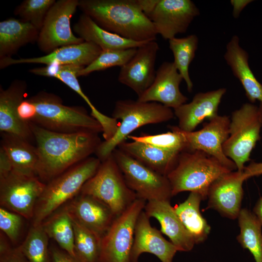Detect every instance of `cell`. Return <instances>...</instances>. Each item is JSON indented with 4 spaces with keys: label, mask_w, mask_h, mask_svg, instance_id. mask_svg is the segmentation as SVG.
I'll return each mask as SVG.
<instances>
[{
    "label": "cell",
    "mask_w": 262,
    "mask_h": 262,
    "mask_svg": "<svg viewBox=\"0 0 262 262\" xmlns=\"http://www.w3.org/2000/svg\"><path fill=\"white\" fill-rule=\"evenodd\" d=\"M22 216L0 208V229L13 243L16 242L22 225Z\"/></svg>",
    "instance_id": "f35d334b"
},
{
    "label": "cell",
    "mask_w": 262,
    "mask_h": 262,
    "mask_svg": "<svg viewBox=\"0 0 262 262\" xmlns=\"http://www.w3.org/2000/svg\"><path fill=\"white\" fill-rule=\"evenodd\" d=\"M45 186L36 176L12 171L0 177V206L25 218H33L37 201Z\"/></svg>",
    "instance_id": "8fae6325"
},
{
    "label": "cell",
    "mask_w": 262,
    "mask_h": 262,
    "mask_svg": "<svg viewBox=\"0 0 262 262\" xmlns=\"http://www.w3.org/2000/svg\"><path fill=\"white\" fill-rule=\"evenodd\" d=\"M112 155L128 186L137 197L146 201L170 200L172 189L166 176L161 175L133 158L118 148Z\"/></svg>",
    "instance_id": "30bf717a"
},
{
    "label": "cell",
    "mask_w": 262,
    "mask_h": 262,
    "mask_svg": "<svg viewBox=\"0 0 262 262\" xmlns=\"http://www.w3.org/2000/svg\"><path fill=\"white\" fill-rule=\"evenodd\" d=\"M48 239L41 224L33 225L17 247L29 262H50Z\"/></svg>",
    "instance_id": "e575fe53"
},
{
    "label": "cell",
    "mask_w": 262,
    "mask_h": 262,
    "mask_svg": "<svg viewBox=\"0 0 262 262\" xmlns=\"http://www.w3.org/2000/svg\"><path fill=\"white\" fill-rule=\"evenodd\" d=\"M262 127V106L246 103L232 113L229 136L223 145L225 155L243 172L245 164L259 140Z\"/></svg>",
    "instance_id": "52a82bcc"
},
{
    "label": "cell",
    "mask_w": 262,
    "mask_h": 262,
    "mask_svg": "<svg viewBox=\"0 0 262 262\" xmlns=\"http://www.w3.org/2000/svg\"><path fill=\"white\" fill-rule=\"evenodd\" d=\"M262 226V196L257 201L254 208L253 212Z\"/></svg>",
    "instance_id": "bcb514c9"
},
{
    "label": "cell",
    "mask_w": 262,
    "mask_h": 262,
    "mask_svg": "<svg viewBox=\"0 0 262 262\" xmlns=\"http://www.w3.org/2000/svg\"><path fill=\"white\" fill-rule=\"evenodd\" d=\"M73 30L84 41L93 43L102 50L137 48L148 42L135 41L109 32L84 14L74 25Z\"/></svg>",
    "instance_id": "d4e9b609"
},
{
    "label": "cell",
    "mask_w": 262,
    "mask_h": 262,
    "mask_svg": "<svg viewBox=\"0 0 262 262\" xmlns=\"http://www.w3.org/2000/svg\"><path fill=\"white\" fill-rule=\"evenodd\" d=\"M170 200L147 201L144 211L149 218H155L159 221L161 232L169 238L178 251H190L196 244L177 215Z\"/></svg>",
    "instance_id": "603a6c76"
},
{
    "label": "cell",
    "mask_w": 262,
    "mask_h": 262,
    "mask_svg": "<svg viewBox=\"0 0 262 262\" xmlns=\"http://www.w3.org/2000/svg\"><path fill=\"white\" fill-rule=\"evenodd\" d=\"M146 202L137 198L115 217L102 237L99 262H132L131 251L135 225Z\"/></svg>",
    "instance_id": "9c48e42d"
},
{
    "label": "cell",
    "mask_w": 262,
    "mask_h": 262,
    "mask_svg": "<svg viewBox=\"0 0 262 262\" xmlns=\"http://www.w3.org/2000/svg\"><path fill=\"white\" fill-rule=\"evenodd\" d=\"M28 124L38 156L36 176L46 183L89 157L101 143L97 132L59 133Z\"/></svg>",
    "instance_id": "6da1fadb"
},
{
    "label": "cell",
    "mask_w": 262,
    "mask_h": 262,
    "mask_svg": "<svg viewBox=\"0 0 262 262\" xmlns=\"http://www.w3.org/2000/svg\"><path fill=\"white\" fill-rule=\"evenodd\" d=\"M137 48L102 50L89 66L78 74V77L85 76L93 72L105 70L111 67H120L125 65L135 54Z\"/></svg>",
    "instance_id": "8d00e7d4"
},
{
    "label": "cell",
    "mask_w": 262,
    "mask_h": 262,
    "mask_svg": "<svg viewBox=\"0 0 262 262\" xmlns=\"http://www.w3.org/2000/svg\"><path fill=\"white\" fill-rule=\"evenodd\" d=\"M242 172L237 170L224 174L210 187L207 207L230 219L237 218L243 196Z\"/></svg>",
    "instance_id": "2e32d148"
},
{
    "label": "cell",
    "mask_w": 262,
    "mask_h": 262,
    "mask_svg": "<svg viewBox=\"0 0 262 262\" xmlns=\"http://www.w3.org/2000/svg\"><path fill=\"white\" fill-rule=\"evenodd\" d=\"M84 67L75 65H59L52 77L64 82L81 96L89 106L91 116L99 122L103 129H107L113 123L112 118L102 114L94 106L82 91L78 81V74Z\"/></svg>",
    "instance_id": "836d02e7"
},
{
    "label": "cell",
    "mask_w": 262,
    "mask_h": 262,
    "mask_svg": "<svg viewBox=\"0 0 262 262\" xmlns=\"http://www.w3.org/2000/svg\"><path fill=\"white\" fill-rule=\"evenodd\" d=\"M149 218L143 210L137 220L131 251L132 262H138L143 253L153 254L162 262H172L178 249L163 236L161 231L151 226Z\"/></svg>",
    "instance_id": "ffe728a7"
},
{
    "label": "cell",
    "mask_w": 262,
    "mask_h": 262,
    "mask_svg": "<svg viewBox=\"0 0 262 262\" xmlns=\"http://www.w3.org/2000/svg\"><path fill=\"white\" fill-rule=\"evenodd\" d=\"M71 219L77 260L80 262H99L102 236L72 218Z\"/></svg>",
    "instance_id": "d6a6232c"
},
{
    "label": "cell",
    "mask_w": 262,
    "mask_h": 262,
    "mask_svg": "<svg viewBox=\"0 0 262 262\" xmlns=\"http://www.w3.org/2000/svg\"><path fill=\"white\" fill-rule=\"evenodd\" d=\"M171 131L157 134H143L128 137L133 141L147 144L161 149L180 153L186 150V143L184 135L178 126H169Z\"/></svg>",
    "instance_id": "d590c367"
},
{
    "label": "cell",
    "mask_w": 262,
    "mask_h": 262,
    "mask_svg": "<svg viewBox=\"0 0 262 262\" xmlns=\"http://www.w3.org/2000/svg\"><path fill=\"white\" fill-rule=\"evenodd\" d=\"M172 109L156 102H142L132 99L117 100L112 117L120 119L116 131L108 140L101 142L95 154L101 161L112 155L118 146L137 129L143 126L168 121L174 116Z\"/></svg>",
    "instance_id": "277c9868"
},
{
    "label": "cell",
    "mask_w": 262,
    "mask_h": 262,
    "mask_svg": "<svg viewBox=\"0 0 262 262\" xmlns=\"http://www.w3.org/2000/svg\"><path fill=\"white\" fill-rule=\"evenodd\" d=\"M102 51L96 44L84 41L60 47L42 56L19 59L5 57L0 59V68L2 69L10 66L22 64L75 65L86 67L91 64Z\"/></svg>",
    "instance_id": "e0dca14e"
},
{
    "label": "cell",
    "mask_w": 262,
    "mask_h": 262,
    "mask_svg": "<svg viewBox=\"0 0 262 262\" xmlns=\"http://www.w3.org/2000/svg\"><path fill=\"white\" fill-rule=\"evenodd\" d=\"M203 200L199 194L190 192L184 202L174 207L177 215L196 244L206 240L211 230L210 225L200 212V204Z\"/></svg>",
    "instance_id": "f1b7e54d"
},
{
    "label": "cell",
    "mask_w": 262,
    "mask_h": 262,
    "mask_svg": "<svg viewBox=\"0 0 262 262\" xmlns=\"http://www.w3.org/2000/svg\"><path fill=\"white\" fill-rule=\"evenodd\" d=\"M18 115L25 123L31 122L35 113V107L29 98L24 99L19 104L17 110Z\"/></svg>",
    "instance_id": "60d3db41"
},
{
    "label": "cell",
    "mask_w": 262,
    "mask_h": 262,
    "mask_svg": "<svg viewBox=\"0 0 262 262\" xmlns=\"http://www.w3.org/2000/svg\"><path fill=\"white\" fill-rule=\"evenodd\" d=\"M199 10L191 0H159L147 16L158 33L170 40L186 32Z\"/></svg>",
    "instance_id": "4fadbf2b"
},
{
    "label": "cell",
    "mask_w": 262,
    "mask_h": 262,
    "mask_svg": "<svg viewBox=\"0 0 262 262\" xmlns=\"http://www.w3.org/2000/svg\"><path fill=\"white\" fill-rule=\"evenodd\" d=\"M0 135V147L10 161L12 171L22 175L36 176L38 156L35 146L17 135L5 133H1Z\"/></svg>",
    "instance_id": "4316f807"
},
{
    "label": "cell",
    "mask_w": 262,
    "mask_h": 262,
    "mask_svg": "<svg viewBox=\"0 0 262 262\" xmlns=\"http://www.w3.org/2000/svg\"><path fill=\"white\" fill-rule=\"evenodd\" d=\"M118 148L147 167L166 177L176 165L180 153L133 141H124Z\"/></svg>",
    "instance_id": "484cf974"
},
{
    "label": "cell",
    "mask_w": 262,
    "mask_h": 262,
    "mask_svg": "<svg viewBox=\"0 0 262 262\" xmlns=\"http://www.w3.org/2000/svg\"><path fill=\"white\" fill-rule=\"evenodd\" d=\"M230 122L229 116L218 115L204 124L200 130L191 132L181 130L186 140L185 151H202L231 171L237 169L234 163L225 155L223 150V145L229 136Z\"/></svg>",
    "instance_id": "5bb4252c"
},
{
    "label": "cell",
    "mask_w": 262,
    "mask_h": 262,
    "mask_svg": "<svg viewBox=\"0 0 262 262\" xmlns=\"http://www.w3.org/2000/svg\"><path fill=\"white\" fill-rule=\"evenodd\" d=\"M143 12L147 16L153 10L159 0H137Z\"/></svg>",
    "instance_id": "f6af8a7d"
},
{
    "label": "cell",
    "mask_w": 262,
    "mask_h": 262,
    "mask_svg": "<svg viewBox=\"0 0 262 262\" xmlns=\"http://www.w3.org/2000/svg\"><path fill=\"white\" fill-rule=\"evenodd\" d=\"M248 53L239 45V38L233 35L226 46L224 59L233 75L239 81L251 103L256 101L262 106V84L249 67Z\"/></svg>",
    "instance_id": "cb8c5ba5"
},
{
    "label": "cell",
    "mask_w": 262,
    "mask_h": 262,
    "mask_svg": "<svg viewBox=\"0 0 262 262\" xmlns=\"http://www.w3.org/2000/svg\"><path fill=\"white\" fill-rule=\"evenodd\" d=\"M231 171L216 158L202 151H183L180 153L176 165L167 177L173 196L189 191L199 194L205 200L212 184Z\"/></svg>",
    "instance_id": "5b68a950"
},
{
    "label": "cell",
    "mask_w": 262,
    "mask_h": 262,
    "mask_svg": "<svg viewBox=\"0 0 262 262\" xmlns=\"http://www.w3.org/2000/svg\"><path fill=\"white\" fill-rule=\"evenodd\" d=\"M78 6V0H59L52 5L37 40L41 50L49 53L60 47L84 42L73 34L70 27V19Z\"/></svg>",
    "instance_id": "7c38bea8"
},
{
    "label": "cell",
    "mask_w": 262,
    "mask_h": 262,
    "mask_svg": "<svg viewBox=\"0 0 262 262\" xmlns=\"http://www.w3.org/2000/svg\"><path fill=\"white\" fill-rule=\"evenodd\" d=\"M101 162L97 157H89L46 183L35 206L33 225L41 224L62 205L80 194Z\"/></svg>",
    "instance_id": "8992f818"
},
{
    "label": "cell",
    "mask_w": 262,
    "mask_h": 262,
    "mask_svg": "<svg viewBox=\"0 0 262 262\" xmlns=\"http://www.w3.org/2000/svg\"><path fill=\"white\" fill-rule=\"evenodd\" d=\"M12 171L10 161L4 150L0 147V177L6 175Z\"/></svg>",
    "instance_id": "ee69618b"
},
{
    "label": "cell",
    "mask_w": 262,
    "mask_h": 262,
    "mask_svg": "<svg viewBox=\"0 0 262 262\" xmlns=\"http://www.w3.org/2000/svg\"><path fill=\"white\" fill-rule=\"evenodd\" d=\"M41 225L49 237L55 240L62 250L77 260L72 221L64 208L54 213Z\"/></svg>",
    "instance_id": "f546056e"
},
{
    "label": "cell",
    "mask_w": 262,
    "mask_h": 262,
    "mask_svg": "<svg viewBox=\"0 0 262 262\" xmlns=\"http://www.w3.org/2000/svg\"></svg>",
    "instance_id": "7dc6e473"
},
{
    "label": "cell",
    "mask_w": 262,
    "mask_h": 262,
    "mask_svg": "<svg viewBox=\"0 0 262 262\" xmlns=\"http://www.w3.org/2000/svg\"><path fill=\"white\" fill-rule=\"evenodd\" d=\"M27 85L25 81L16 80L5 90L0 88V131L34 141L29 125L20 119L17 110L25 99Z\"/></svg>",
    "instance_id": "d6986e66"
},
{
    "label": "cell",
    "mask_w": 262,
    "mask_h": 262,
    "mask_svg": "<svg viewBox=\"0 0 262 262\" xmlns=\"http://www.w3.org/2000/svg\"><path fill=\"white\" fill-rule=\"evenodd\" d=\"M168 42L174 56L173 63L184 80L188 91L191 92L193 83L190 77L189 67L197 49L198 37L192 34L181 38L175 37Z\"/></svg>",
    "instance_id": "1f68e13d"
},
{
    "label": "cell",
    "mask_w": 262,
    "mask_h": 262,
    "mask_svg": "<svg viewBox=\"0 0 262 262\" xmlns=\"http://www.w3.org/2000/svg\"><path fill=\"white\" fill-rule=\"evenodd\" d=\"M226 89L196 94L192 100L174 110L179 121V128L185 132L194 131L196 127L207 118L209 120L218 115V108Z\"/></svg>",
    "instance_id": "7402d4cb"
},
{
    "label": "cell",
    "mask_w": 262,
    "mask_h": 262,
    "mask_svg": "<svg viewBox=\"0 0 262 262\" xmlns=\"http://www.w3.org/2000/svg\"><path fill=\"white\" fill-rule=\"evenodd\" d=\"M64 208L72 219L102 237L116 217L101 201L81 194Z\"/></svg>",
    "instance_id": "44dd1931"
},
{
    "label": "cell",
    "mask_w": 262,
    "mask_h": 262,
    "mask_svg": "<svg viewBox=\"0 0 262 262\" xmlns=\"http://www.w3.org/2000/svg\"><path fill=\"white\" fill-rule=\"evenodd\" d=\"M183 80L173 62H164L156 70L155 77L150 87L137 100L142 102H156L174 110L186 103L188 98L180 91Z\"/></svg>",
    "instance_id": "ac0fdd59"
},
{
    "label": "cell",
    "mask_w": 262,
    "mask_h": 262,
    "mask_svg": "<svg viewBox=\"0 0 262 262\" xmlns=\"http://www.w3.org/2000/svg\"><path fill=\"white\" fill-rule=\"evenodd\" d=\"M78 7L100 27L124 38L156 39L155 28L137 0H80Z\"/></svg>",
    "instance_id": "7a4b0ae2"
},
{
    "label": "cell",
    "mask_w": 262,
    "mask_h": 262,
    "mask_svg": "<svg viewBox=\"0 0 262 262\" xmlns=\"http://www.w3.org/2000/svg\"><path fill=\"white\" fill-rule=\"evenodd\" d=\"M35 113L31 122L47 130L65 133L103 131L101 124L82 107L68 106L53 94L41 92L29 98Z\"/></svg>",
    "instance_id": "3957f363"
},
{
    "label": "cell",
    "mask_w": 262,
    "mask_h": 262,
    "mask_svg": "<svg viewBox=\"0 0 262 262\" xmlns=\"http://www.w3.org/2000/svg\"><path fill=\"white\" fill-rule=\"evenodd\" d=\"M55 1V0H25L16 7L15 14L40 31L48 12Z\"/></svg>",
    "instance_id": "74e56055"
},
{
    "label": "cell",
    "mask_w": 262,
    "mask_h": 262,
    "mask_svg": "<svg viewBox=\"0 0 262 262\" xmlns=\"http://www.w3.org/2000/svg\"><path fill=\"white\" fill-rule=\"evenodd\" d=\"M262 174V162H252L247 166H245L242 172V177L245 180L247 179Z\"/></svg>",
    "instance_id": "b9f144b4"
},
{
    "label": "cell",
    "mask_w": 262,
    "mask_h": 262,
    "mask_svg": "<svg viewBox=\"0 0 262 262\" xmlns=\"http://www.w3.org/2000/svg\"><path fill=\"white\" fill-rule=\"evenodd\" d=\"M39 31L31 23L15 18L0 22V59L10 57L21 47L37 41Z\"/></svg>",
    "instance_id": "83f0119b"
},
{
    "label": "cell",
    "mask_w": 262,
    "mask_h": 262,
    "mask_svg": "<svg viewBox=\"0 0 262 262\" xmlns=\"http://www.w3.org/2000/svg\"><path fill=\"white\" fill-rule=\"evenodd\" d=\"M80 194L91 196L108 206L114 214L122 213L137 197L127 185L112 154L101 164Z\"/></svg>",
    "instance_id": "ba28073f"
},
{
    "label": "cell",
    "mask_w": 262,
    "mask_h": 262,
    "mask_svg": "<svg viewBox=\"0 0 262 262\" xmlns=\"http://www.w3.org/2000/svg\"><path fill=\"white\" fill-rule=\"evenodd\" d=\"M240 233L237 240L241 246L248 249L256 262H262V226L250 210L241 209L238 217Z\"/></svg>",
    "instance_id": "4dcf8cb0"
},
{
    "label": "cell",
    "mask_w": 262,
    "mask_h": 262,
    "mask_svg": "<svg viewBox=\"0 0 262 262\" xmlns=\"http://www.w3.org/2000/svg\"><path fill=\"white\" fill-rule=\"evenodd\" d=\"M159 46L149 41L137 48L133 56L120 67L118 81L131 89L138 96L151 85L155 77V63Z\"/></svg>",
    "instance_id": "9a60e30c"
},
{
    "label": "cell",
    "mask_w": 262,
    "mask_h": 262,
    "mask_svg": "<svg viewBox=\"0 0 262 262\" xmlns=\"http://www.w3.org/2000/svg\"><path fill=\"white\" fill-rule=\"evenodd\" d=\"M51 255L52 262H80L63 250L57 248H51Z\"/></svg>",
    "instance_id": "7bdbcfd3"
},
{
    "label": "cell",
    "mask_w": 262,
    "mask_h": 262,
    "mask_svg": "<svg viewBox=\"0 0 262 262\" xmlns=\"http://www.w3.org/2000/svg\"><path fill=\"white\" fill-rule=\"evenodd\" d=\"M0 262H29L18 247L13 248L0 233Z\"/></svg>",
    "instance_id": "ab89813d"
}]
</instances>
